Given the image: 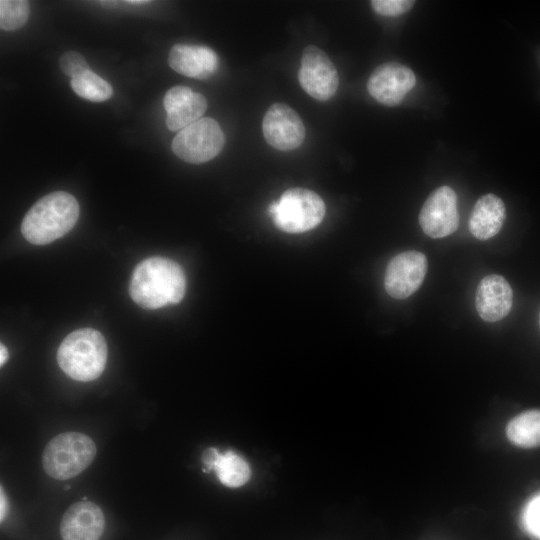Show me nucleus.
I'll use <instances>...</instances> for the list:
<instances>
[{
  "label": "nucleus",
  "instance_id": "obj_1",
  "mask_svg": "<svg viewBox=\"0 0 540 540\" xmlns=\"http://www.w3.org/2000/svg\"><path fill=\"white\" fill-rule=\"evenodd\" d=\"M186 291V277L175 261L153 256L134 269L129 293L133 301L145 309H158L179 303Z\"/></svg>",
  "mask_w": 540,
  "mask_h": 540
},
{
  "label": "nucleus",
  "instance_id": "obj_2",
  "mask_svg": "<svg viewBox=\"0 0 540 540\" xmlns=\"http://www.w3.org/2000/svg\"><path fill=\"white\" fill-rule=\"evenodd\" d=\"M79 204L65 191H55L40 198L25 214L21 232L35 245H45L64 236L76 224Z\"/></svg>",
  "mask_w": 540,
  "mask_h": 540
},
{
  "label": "nucleus",
  "instance_id": "obj_3",
  "mask_svg": "<svg viewBox=\"0 0 540 540\" xmlns=\"http://www.w3.org/2000/svg\"><path fill=\"white\" fill-rule=\"evenodd\" d=\"M108 349L103 335L93 328H81L67 335L60 344L57 361L70 378L88 382L105 369Z\"/></svg>",
  "mask_w": 540,
  "mask_h": 540
},
{
  "label": "nucleus",
  "instance_id": "obj_4",
  "mask_svg": "<svg viewBox=\"0 0 540 540\" xmlns=\"http://www.w3.org/2000/svg\"><path fill=\"white\" fill-rule=\"evenodd\" d=\"M96 452V445L89 436L81 432H64L47 443L42 455V466L53 479H70L93 462Z\"/></svg>",
  "mask_w": 540,
  "mask_h": 540
},
{
  "label": "nucleus",
  "instance_id": "obj_5",
  "mask_svg": "<svg viewBox=\"0 0 540 540\" xmlns=\"http://www.w3.org/2000/svg\"><path fill=\"white\" fill-rule=\"evenodd\" d=\"M275 225L286 233H303L315 228L325 216L322 198L306 188H290L269 206Z\"/></svg>",
  "mask_w": 540,
  "mask_h": 540
},
{
  "label": "nucleus",
  "instance_id": "obj_6",
  "mask_svg": "<svg viewBox=\"0 0 540 540\" xmlns=\"http://www.w3.org/2000/svg\"><path fill=\"white\" fill-rule=\"evenodd\" d=\"M224 144L225 135L218 122L202 117L180 130L173 138L171 148L181 160L200 164L215 158Z\"/></svg>",
  "mask_w": 540,
  "mask_h": 540
},
{
  "label": "nucleus",
  "instance_id": "obj_7",
  "mask_svg": "<svg viewBox=\"0 0 540 540\" xmlns=\"http://www.w3.org/2000/svg\"><path fill=\"white\" fill-rule=\"evenodd\" d=\"M298 80L303 90L319 101L333 97L339 86L337 70L327 54L315 45L304 48Z\"/></svg>",
  "mask_w": 540,
  "mask_h": 540
},
{
  "label": "nucleus",
  "instance_id": "obj_8",
  "mask_svg": "<svg viewBox=\"0 0 540 540\" xmlns=\"http://www.w3.org/2000/svg\"><path fill=\"white\" fill-rule=\"evenodd\" d=\"M428 268L426 256L410 250L395 255L387 265L384 287L389 296L406 299L421 286Z\"/></svg>",
  "mask_w": 540,
  "mask_h": 540
},
{
  "label": "nucleus",
  "instance_id": "obj_9",
  "mask_svg": "<svg viewBox=\"0 0 540 540\" xmlns=\"http://www.w3.org/2000/svg\"><path fill=\"white\" fill-rule=\"evenodd\" d=\"M419 224L431 238H443L456 231L459 225L457 196L449 186L435 189L424 202Z\"/></svg>",
  "mask_w": 540,
  "mask_h": 540
},
{
  "label": "nucleus",
  "instance_id": "obj_10",
  "mask_svg": "<svg viewBox=\"0 0 540 540\" xmlns=\"http://www.w3.org/2000/svg\"><path fill=\"white\" fill-rule=\"evenodd\" d=\"M265 140L281 151L297 149L305 139V127L295 110L284 103H274L266 111L262 121Z\"/></svg>",
  "mask_w": 540,
  "mask_h": 540
},
{
  "label": "nucleus",
  "instance_id": "obj_11",
  "mask_svg": "<svg viewBox=\"0 0 540 540\" xmlns=\"http://www.w3.org/2000/svg\"><path fill=\"white\" fill-rule=\"evenodd\" d=\"M415 84V74L408 66L398 62H386L372 72L367 81V90L377 102L396 106Z\"/></svg>",
  "mask_w": 540,
  "mask_h": 540
},
{
  "label": "nucleus",
  "instance_id": "obj_12",
  "mask_svg": "<svg viewBox=\"0 0 540 540\" xmlns=\"http://www.w3.org/2000/svg\"><path fill=\"white\" fill-rule=\"evenodd\" d=\"M105 527L101 508L90 501L72 504L60 523L62 540H99Z\"/></svg>",
  "mask_w": 540,
  "mask_h": 540
},
{
  "label": "nucleus",
  "instance_id": "obj_13",
  "mask_svg": "<svg viewBox=\"0 0 540 540\" xmlns=\"http://www.w3.org/2000/svg\"><path fill=\"white\" fill-rule=\"evenodd\" d=\"M166 126L170 131H180L202 118L207 109L206 98L187 86H174L163 100Z\"/></svg>",
  "mask_w": 540,
  "mask_h": 540
},
{
  "label": "nucleus",
  "instance_id": "obj_14",
  "mask_svg": "<svg viewBox=\"0 0 540 540\" xmlns=\"http://www.w3.org/2000/svg\"><path fill=\"white\" fill-rule=\"evenodd\" d=\"M512 289L498 274L485 276L478 284L475 306L479 316L487 322H496L508 315L512 307Z\"/></svg>",
  "mask_w": 540,
  "mask_h": 540
},
{
  "label": "nucleus",
  "instance_id": "obj_15",
  "mask_svg": "<svg viewBox=\"0 0 540 540\" xmlns=\"http://www.w3.org/2000/svg\"><path fill=\"white\" fill-rule=\"evenodd\" d=\"M168 64L179 74L204 80L217 71L219 59L207 46L175 44L169 52Z\"/></svg>",
  "mask_w": 540,
  "mask_h": 540
},
{
  "label": "nucleus",
  "instance_id": "obj_16",
  "mask_svg": "<svg viewBox=\"0 0 540 540\" xmlns=\"http://www.w3.org/2000/svg\"><path fill=\"white\" fill-rule=\"evenodd\" d=\"M202 463L204 472L214 471L219 481L227 487H240L251 477L248 462L232 450L219 453L216 448H208L203 452Z\"/></svg>",
  "mask_w": 540,
  "mask_h": 540
},
{
  "label": "nucleus",
  "instance_id": "obj_17",
  "mask_svg": "<svg viewBox=\"0 0 540 540\" xmlns=\"http://www.w3.org/2000/svg\"><path fill=\"white\" fill-rule=\"evenodd\" d=\"M505 218L504 202L494 194L483 195L476 201L471 212L469 231L479 240L490 239L500 231Z\"/></svg>",
  "mask_w": 540,
  "mask_h": 540
},
{
  "label": "nucleus",
  "instance_id": "obj_18",
  "mask_svg": "<svg viewBox=\"0 0 540 540\" xmlns=\"http://www.w3.org/2000/svg\"><path fill=\"white\" fill-rule=\"evenodd\" d=\"M506 435L521 448L540 446V410H527L515 416L507 424Z\"/></svg>",
  "mask_w": 540,
  "mask_h": 540
},
{
  "label": "nucleus",
  "instance_id": "obj_19",
  "mask_svg": "<svg viewBox=\"0 0 540 540\" xmlns=\"http://www.w3.org/2000/svg\"><path fill=\"white\" fill-rule=\"evenodd\" d=\"M70 84L78 96L89 101L102 102L113 94L111 85L91 70L71 79Z\"/></svg>",
  "mask_w": 540,
  "mask_h": 540
},
{
  "label": "nucleus",
  "instance_id": "obj_20",
  "mask_svg": "<svg viewBox=\"0 0 540 540\" xmlns=\"http://www.w3.org/2000/svg\"><path fill=\"white\" fill-rule=\"evenodd\" d=\"M29 3L24 0L0 1V27L5 31L21 28L28 20Z\"/></svg>",
  "mask_w": 540,
  "mask_h": 540
},
{
  "label": "nucleus",
  "instance_id": "obj_21",
  "mask_svg": "<svg viewBox=\"0 0 540 540\" xmlns=\"http://www.w3.org/2000/svg\"><path fill=\"white\" fill-rule=\"evenodd\" d=\"M61 71L70 76L71 79L78 77L84 72L90 70L85 58L78 52L67 51L59 59Z\"/></svg>",
  "mask_w": 540,
  "mask_h": 540
},
{
  "label": "nucleus",
  "instance_id": "obj_22",
  "mask_svg": "<svg viewBox=\"0 0 540 540\" xmlns=\"http://www.w3.org/2000/svg\"><path fill=\"white\" fill-rule=\"evenodd\" d=\"M414 5L412 0H373V10L382 16H399L408 12Z\"/></svg>",
  "mask_w": 540,
  "mask_h": 540
},
{
  "label": "nucleus",
  "instance_id": "obj_23",
  "mask_svg": "<svg viewBox=\"0 0 540 540\" xmlns=\"http://www.w3.org/2000/svg\"><path fill=\"white\" fill-rule=\"evenodd\" d=\"M525 520L528 529L540 537V496L534 499L528 506Z\"/></svg>",
  "mask_w": 540,
  "mask_h": 540
},
{
  "label": "nucleus",
  "instance_id": "obj_24",
  "mask_svg": "<svg viewBox=\"0 0 540 540\" xmlns=\"http://www.w3.org/2000/svg\"><path fill=\"white\" fill-rule=\"evenodd\" d=\"M1 508H0V519L1 521H3L5 515H6V510H7V502H6V497H5V494L3 493V488H1Z\"/></svg>",
  "mask_w": 540,
  "mask_h": 540
},
{
  "label": "nucleus",
  "instance_id": "obj_25",
  "mask_svg": "<svg viewBox=\"0 0 540 540\" xmlns=\"http://www.w3.org/2000/svg\"><path fill=\"white\" fill-rule=\"evenodd\" d=\"M7 359H8L7 348L4 346V344L1 343V345H0V364H1V366L6 362Z\"/></svg>",
  "mask_w": 540,
  "mask_h": 540
},
{
  "label": "nucleus",
  "instance_id": "obj_26",
  "mask_svg": "<svg viewBox=\"0 0 540 540\" xmlns=\"http://www.w3.org/2000/svg\"><path fill=\"white\" fill-rule=\"evenodd\" d=\"M126 3L131 4V5H132V4H133V5H142V4L147 3V1H141V0H140V1H139V0H136V1H135V0H131V1H126Z\"/></svg>",
  "mask_w": 540,
  "mask_h": 540
},
{
  "label": "nucleus",
  "instance_id": "obj_27",
  "mask_svg": "<svg viewBox=\"0 0 540 540\" xmlns=\"http://www.w3.org/2000/svg\"><path fill=\"white\" fill-rule=\"evenodd\" d=\"M539 322H540V318H539Z\"/></svg>",
  "mask_w": 540,
  "mask_h": 540
}]
</instances>
